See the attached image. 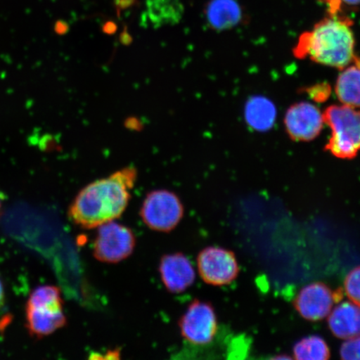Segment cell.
I'll list each match as a JSON object with an SVG mask.
<instances>
[{
    "mask_svg": "<svg viewBox=\"0 0 360 360\" xmlns=\"http://www.w3.org/2000/svg\"><path fill=\"white\" fill-rule=\"evenodd\" d=\"M137 178V169L130 166L89 184L68 210L71 221L81 229H93L119 219L127 209Z\"/></svg>",
    "mask_w": 360,
    "mask_h": 360,
    "instance_id": "1",
    "label": "cell"
},
{
    "mask_svg": "<svg viewBox=\"0 0 360 360\" xmlns=\"http://www.w3.org/2000/svg\"><path fill=\"white\" fill-rule=\"evenodd\" d=\"M352 25L353 22L345 15H328L300 35L294 55L323 66L344 69L356 56Z\"/></svg>",
    "mask_w": 360,
    "mask_h": 360,
    "instance_id": "2",
    "label": "cell"
},
{
    "mask_svg": "<svg viewBox=\"0 0 360 360\" xmlns=\"http://www.w3.org/2000/svg\"><path fill=\"white\" fill-rule=\"evenodd\" d=\"M323 114L331 131L326 150L338 159H354L360 151V109L340 103Z\"/></svg>",
    "mask_w": 360,
    "mask_h": 360,
    "instance_id": "3",
    "label": "cell"
},
{
    "mask_svg": "<svg viewBox=\"0 0 360 360\" xmlns=\"http://www.w3.org/2000/svg\"><path fill=\"white\" fill-rule=\"evenodd\" d=\"M139 215L148 229L169 233L176 228L184 215V206L176 193L156 190L147 193Z\"/></svg>",
    "mask_w": 360,
    "mask_h": 360,
    "instance_id": "4",
    "label": "cell"
},
{
    "mask_svg": "<svg viewBox=\"0 0 360 360\" xmlns=\"http://www.w3.org/2000/svg\"><path fill=\"white\" fill-rule=\"evenodd\" d=\"M135 246L136 237L132 229L112 220L98 227L93 255L100 262L117 264L128 259Z\"/></svg>",
    "mask_w": 360,
    "mask_h": 360,
    "instance_id": "5",
    "label": "cell"
},
{
    "mask_svg": "<svg viewBox=\"0 0 360 360\" xmlns=\"http://www.w3.org/2000/svg\"><path fill=\"white\" fill-rule=\"evenodd\" d=\"M179 327L184 339L191 345L205 346L212 343L219 328L213 306L200 300L192 301L180 318Z\"/></svg>",
    "mask_w": 360,
    "mask_h": 360,
    "instance_id": "6",
    "label": "cell"
},
{
    "mask_svg": "<svg viewBox=\"0 0 360 360\" xmlns=\"http://www.w3.org/2000/svg\"><path fill=\"white\" fill-rule=\"evenodd\" d=\"M197 267L202 281L213 286L229 285L240 273L236 255L221 247L210 246L201 250Z\"/></svg>",
    "mask_w": 360,
    "mask_h": 360,
    "instance_id": "7",
    "label": "cell"
},
{
    "mask_svg": "<svg viewBox=\"0 0 360 360\" xmlns=\"http://www.w3.org/2000/svg\"><path fill=\"white\" fill-rule=\"evenodd\" d=\"M325 124L323 112L309 102L295 103L285 116L287 134L295 141H314L321 134Z\"/></svg>",
    "mask_w": 360,
    "mask_h": 360,
    "instance_id": "8",
    "label": "cell"
},
{
    "mask_svg": "<svg viewBox=\"0 0 360 360\" xmlns=\"http://www.w3.org/2000/svg\"><path fill=\"white\" fill-rule=\"evenodd\" d=\"M334 304V292L330 287L321 282L304 286L295 301L297 311L309 321H319L326 318Z\"/></svg>",
    "mask_w": 360,
    "mask_h": 360,
    "instance_id": "9",
    "label": "cell"
},
{
    "mask_svg": "<svg viewBox=\"0 0 360 360\" xmlns=\"http://www.w3.org/2000/svg\"><path fill=\"white\" fill-rule=\"evenodd\" d=\"M159 272L165 289L172 294H181L195 281V270L191 261L180 252L162 256Z\"/></svg>",
    "mask_w": 360,
    "mask_h": 360,
    "instance_id": "10",
    "label": "cell"
},
{
    "mask_svg": "<svg viewBox=\"0 0 360 360\" xmlns=\"http://www.w3.org/2000/svg\"><path fill=\"white\" fill-rule=\"evenodd\" d=\"M26 323L31 335L42 338L65 327L67 318L63 308L26 306Z\"/></svg>",
    "mask_w": 360,
    "mask_h": 360,
    "instance_id": "11",
    "label": "cell"
},
{
    "mask_svg": "<svg viewBox=\"0 0 360 360\" xmlns=\"http://www.w3.org/2000/svg\"><path fill=\"white\" fill-rule=\"evenodd\" d=\"M328 323L333 335L348 340L360 335V307L353 302L337 305L328 315Z\"/></svg>",
    "mask_w": 360,
    "mask_h": 360,
    "instance_id": "12",
    "label": "cell"
},
{
    "mask_svg": "<svg viewBox=\"0 0 360 360\" xmlns=\"http://www.w3.org/2000/svg\"><path fill=\"white\" fill-rule=\"evenodd\" d=\"M335 92L342 105L360 109V58L357 56L349 65L340 70Z\"/></svg>",
    "mask_w": 360,
    "mask_h": 360,
    "instance_id": "13",
    "label": "cell"
},
{
    "mask_svg": "<svg viewBox=\"0 0 360 360\" xmlns=\"http://www.w3.org/2000/svg\"><path fill=\"white\" fill-rule=\"evenodd\" d=\"M207 22L215 30H226L242 20L243 13L236 0H210L205 7Z\"/></svg>",
    "mask_w": 360,
    "mask_h": 360,
    "instance_id": "14",
    "label": "cell"
},
{
    "mask_svg": "<svg viewBox=\"0 0 360 360\" xmlns=\"http://www.w3.org/2000/svg\"><path fill=\"white\" fill-rule=\"evenodd\" d=\"M277 111L274 103L264 96H254L247 101L245 117L248 125L258 132H266L276 123Z\"/></svg>",
    "mask_w": 360,
    "mask_h": 360,
    "instance_id": "15",
    "label": "cell"
},
{
    "mask_svg": "<svg viewBox=\"0 0 360 360\" xmlns=\"http://www.w3.org/2000/svg\"><path fill=\"white\" fill-rule=\"evenodd\" d=\"M294 355L299 360H326L330 351L326 342L318 335L305 337L294 346Z\"/></svg>",
    "mask_w": 360,
    "mask_h": 360,
    "instance_id": "16",
    "label": "cell"
},
{
    "mask_svg": "<svg viewBox=\"0 0 360 360\" xmlns=\"http://www.w3.org/2000/svg\"><path fill=\"white\" fill-rule=\"evenodd\" d=\"M147 7L151 20L161 22L179 20L183 10L179 0H147Z\"/></svg>",
    "mask_w": 360,
    "mask_h": 360,
    "instance_id": "17",
    "label": "cell"
},
{
    "mask_svg": "<svg viewBox=\"0 0 360 360\" xmlns=\"http://www.w3.org/2000/svg\"><path fill=\"white\" fill-rule=\"evenodd\" d=\"M61 291L53 285L36 288L29 297L26 306L30 307L63 308Z\"/></svg>",
    "mask_w": 360,
    "mask_h": 360,
    "instance_id": "18",
    "label": "cell"
},
{
    "mask_svg": "<svg viewBox=\"0 0 360 360\" xmlns=\"http://www.w3.org/2000/svg\"><path fill=\"white\" fill-rule=\"evenodd\" d=\"M345 289L351 302L360 307V266L349 273L345 278Z\"/></svg>",
    "mask_w": 360,
    "mask_h": 360,
    "instance_id": "19",
    "label": "cell"
},
{
    "mask_svg": "<svg viewBox=\"0 0 360 360\" xmlns=\"http://www.w3.org/2000/svg\"><path fill=\"white\" fill-rule=\"evenodd\" d=\"M340 356L342 359L360 360V335L350 338L342 344Z\"/></svg>",
    "mask_w": 360,
    "mask_h": 360,
    "instance_id": "20",
    "label": "cell"
},
{
    "mask_svg": "<svg viewBox=\"0 0 360 360\" xmlns=\"http://www.w3.org/2000/svg\"><path fill=\"white\" fill-rule=\"evenodd\" d=\"M331 92L330 86L328 84H321L314 85L312 88L308 89V94L313 101L316 102H323L330 96Z\"/></svg>",
    "mask_w": 360,
    "mask_h": 360,
    "instance_id": "21",
    "label": "cell"
},
{
    "mask_svg": "<svg viewBox=\"0 0 360 360\" xmlns=\"http://www.w3.org/2000/svg\"><path fill=\"white\" fill-rule=\"evenodd\" d=\"M327 6V11L330 16L344 15L343 3L341 0H321Z\"/></svg>",
    "mask_w": 360,
    "mask_h": 360,
    "instance_id": "22",
    "label": "cell"
},
{
    "mask_svg": "<svg viewBox=\"0 0 360 360\" xmlns=\"http://www.w3.org/2000/svg\"><path fill=\"white\" fill-rule=\"evenodd\" d=\"M4 300H6V295H4V289L2 281H0V309L3 307Z\"/></svg>",
    "mask_w": 360,
    "mask_h": 360,
    "instance_id": "23",
    "label": "cell"
},
{
    "mask_svg": "<svg viewBox=\"0 0 360 360\" xmlns=\"http://www.w3.org/2000/svg\"><path fill=\"white\" fill-rule=\"evenodd\" d=\"M341 2L348 6H358L360 4V0H341Z\"/></svg>",
    "mask_w": 360,
    "mask_h": 360,
    "instance_id": "24",
    "label": "cell"
},
{
    "mask_svg": "<svg viewBox=\"0 0 360 360\" xmlns=\"http://www.w3.org/2000/svg\"><path fill=\"white\" fill-rule=\"evenodd\" d=\"M0 208H1V198H0Z\"/></svg>",
    "mask_w": 360,
    "mask_h": 360,
    "instance_id": "25",
    "label": "cell"
}]
</instances>
